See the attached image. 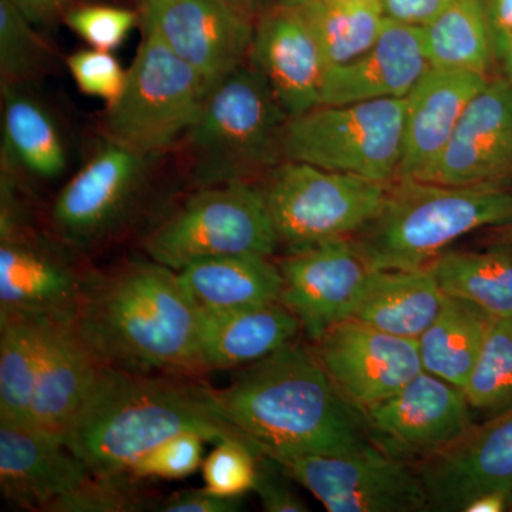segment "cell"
I'll return each instance as SVG.
<instances>
[{
	"label": "cell",
	"mask_w": 512,
	"mask_h": 512,
	"mask_svg": "<svg viewBox=\"0 0 512 512\" xmlns=\"http://www.w3.org/2000/svg\"><path fill=\"white\" fill-rule=\"evenodd\" d=\"M87 275L29 222L0 228V313L74 318Z\"/></svg>",
	"instance_id": "obj_16"
},
{
	"label": "cell",
	"mask_w": 512,
	"mask_h": 512,
	"mask_svg": "<svg viewBox=\"0 0 512 512\" xmlns=\"http://www.w3.org/2000/svg\"><path fill=\"white\" fill-rule=\"evenodd\" d=\"M241 507V498L221 497L207 488L175 493L158 505L161 512H235Z\"/></svg>",
	"instance_id": "obj_41"
},
{
	"label": "cell",
	"mask_w": 512,
	"mask_h": 512,
	"mask_svg": "<svg viewBox=\"0 0 512 512\" xmlns=\"http://www.w3.org/2000/svg\"><path fill=\"white\" fill-rule=\"evenodd\" d=\"M285 477L286 474L274 460L259 454L258 476H256L254 491L261 498L264 510L268 512L309 511L301 498L285 483Z\"/></svg>",
	"instance_id": "obj_40"
},
{
	"label": "cell",
	"mask_w": 512,
	"mask_h": 512,
	"mask_svg": "<svg viewBox=\"0 0 512 512\" xmlns=\"http://www.w3.org/2000/svg\"><path fill=\"white\" fill-rule=\"evenodd\" d=\"M131 473L93 476L72 493L49 505L47 512H134L156 510L160 503L141 488Z\"/></svg>",
	"instance_id": "obj_35"
},
{
	"label": "cell",
	"mask_w": 512,
	"mask_h": 512,
	"mask_svg": "<svg viewBox=\"0 0 512 512\" xmlns=\"http://www.w3.org/2000/svg\"><path fill=\"white\" fill-rule=\"evenodd\" d=\"M35 26L10 0H0L2 86H22L49 63L50 49Z\"/></svg>",
	"instance_id": "obj_34"
},
{
	"label": "cell",
	"mask_w": 512,
	"mask_h": 512,
	"mask_svg": "<svg viewBox=\"0 0 512 512\" xmlns=\"http://www.w3.org/2000/svg\"><path fill=\"white\" fill-rule=\"evenodd\" d=\"M148 160L146 154L104 141L53 205V227L63 244L92 249L119 234L143 194Z\"/></svg>",
	"instance_id": "obj_11"
},
{
	"label": "cell",
	"mask_w": 512,
	"mask_h": 512,
	"mask_svg": "<svg viewBox=\"0 0 512 512\" xmlns=\"http://www.w3.org/2000/svg\"><path fill=\"white\" fill-rule=\"evenodd\" d=\"M490 25L494 46L512 36V0H490Z\"/></svg>",
	"instance_id": "obj_44"
},
{
	"label": "cell",
	"mask_w": 512,
	"mask_h": 512,
	"mask_svg": "<svg viewBox=\"0 0 512 512\" xmlns=\"http://www.w3.org/2000/svg\"><path fill=\"white\" fill-rule=\"evenodd\" d=\"M42 355V318L0 313V423L30 426Z\"/></svg>",
	"instance_id": "obj_31"
},
{
	"label": "cell",
	"mask_w": 512,
	"mask_h": 512,
	"mask_svg": "<svg viewBox=\"0 0 512 512\" xmlns=\"http://www.w3.org/2000/svg\"><path fill=\"white\" fill-rule=\"evenodd\" d=\"M261 188L279 244L296 249L352 238L380 210L389 184L282 161Z\"/></svg>",
	"instance_id": "obj_9"
},
{
	"label": "cell",
	"mask_w": 512,
	"mask_h": 512,
	"mask_svg": "<svg viewBox=\"0 0 512 512\" xmlns=\"http://www.w3.org/2000/svg\"><path fill=\"white\" fill-rule=\"evenodd\" d=\"M427 181L511 187V79H490L471 99Z\"/></svg>",
	"instance_id": "obj_18"
},
{
	"label": "cell",
	"mask_w": 512,
	"mask_h": 512,
	"mask_svg": "<svg viewBox=\"0 0 512 512\" xmlns=\"http://www.w3.org/2000/svg\"><path fill=\"white\" fill-rule=\"evenodd\" d=\"M512 503V493L507 491H491L478 495L473 500L468 501L464 512H504L510 511Z\"/></svg>",
	"instance_id": "obj_45"
},
{
	"label": "cell",
	"mask_w": 512,
	"mask_h": 512,
	"mask_svg": "<svg viewBox=\"0 0 512 512\" xmlns=\"http://www.w3.org/2000/svg\"><path fill=\"white\" fill-rule=\"evenodd\" d=\"M289 116L264 74L245 62L211 87L188 133L195 180L202 185L251 181L282 158Z\"/></svg>",
	"instance_id": "obj_5"
},
{
	"label": "cell",
	"mask_w": 512,
	"mask_h": 512,
	"mask_svg": "<svg viewBox=\"0 0 512 512\" xmlns=\"http://www.w3.org/2000/svg\"><path fill=\"white\" fill-rule=\"evenodd\" d=\"M298 10L311 29L325 62L330 67L356 59L375 45L386 25L380 3H329L323 0H285Z\"/></svg>",
	"instance_id": "obj_32"
},
{
	"label": "cell",
	"mask_w": 512,
	"mask_h": 512,
	"mask_svg": "<svg viewBox=\"0 0 512 512\" xmlns=\"http://www.w3.org/2000/svg\"><path fill=\"white\" fill-rule=\"evenodd\" d=\"M63 19L87 45L106 52L119 49L140 23L134 10L107 5L73 6Z\"/></svg>",
	"instance_id": "obj_37"
},
{
	"label": "cell",
	"mask_w": 512,
	"mask_h": 512,
	"mask_svg": "<svg viewBox=\"0 0 512 512\" xmlns=\"http://www.w3.org/2000/svg\"><path fill=\"white\" fill-rule=\"evenodd\" d=\"M323 2L345 3V5H348V3H355V5H359V3H380V0H323ZM380 5H382V3H380Z\"/></svg>",
	"instance_id": "obj_49"
},
{
	"label": "cell",
	"mask_w": 512,
	"mask_h": 512,
	"mask_svg": "<svg viewBox=\"0 0 512 512\" xmlns=\"http://www.w3.org/2000/svg\"><path fill=\"white\" fill-rule=\"evenodd\" d=\"M36 26L47 25L66 15L74 0H10Z\"/></svg>",
	"instance_id": "obj_43"
},
{
	"label": "cell",
	"mask_w": 512,
	"mask_h": 512,
	"mask_svg": "<svg viewBox=\"0 0 512 512\" xmlns=\"http://www.w3.org/2000/svg\"><path fill=\"white\" fill-rule=\"evenodd\" d=\"M92 476L62 436L33 426L0 423V488L12 503L46 511Z\"/></svg>",
	"instance_id": "obj_21"
},
{
	"label": "cell",
	"mask_w": 512,
	"mask_h": 512,
	"mask_svg": "<svg viewBox=\"0 0 512 512\" xmlns=\"http://www.w3.org/2000/svg\"><path fill=\"white\" fill-rule=\"evenodd\" d=\"M278 234L261 187L251 181L208 185L158 225L146 241L157 264L175 272L218 256H271Z\"/></svg>",
	"instance_id": "obj_8"
},
{
	"label": "cell",
	"mask_w": 512,
	"mask_h": 512,
	"mask_svg": "<svg viewBox=\"0 0 512 512\" xmlns=\"http://www.w3.org/2000/svg\"><path fill=\"white\" fill-rule=\"evenodd\" d=\"M271 256L242 254L194 262L178 272L198 311L224 312L279 301L282 275Z\"/></svg>",
	"instance_id": "obj_26"
},
{
	"label": "cell",
	"mask_w": 512,
	"mask_h": 512,
	"mask_svg": "<svg viewBox=\"0 0 512 512\" xmlns=\"http://www.w3.org/2000/svg\"><path fill=\"white\" fill-rule=\"evenodd\" d=\"M210 90L200 74L143 30L123 92L107 104L104 137L153 157L188 133Z\"/></svg>",
	"instance_id": "obj_6"
},
{
	"label": "cell",
	"mask_w": 512,
	"mask_h": 512,
	"mask_svg": "<svg viewBox=\"0 0 512 512\" xmlns=\"http://www.w3.org/2000/svg\"><path fill=\"white\" fill-rule=\"evenodd\" d=\"M74 323L101 366L140 375L204 370L200 311L178 272L157 262L90 272Z\"/></svg>",
	"instance_id": "obj_2"
},
{
	"label": "cell",
	"mask_w": 512,
	"mask_h": 512,
	"mask_svg": "<svg viewBox=\"0 0 512 512\" xmlns=\"http://www.w3.org/2000/svg\"><path fill=\"white\" fill-rule=\"evenodd\" d=\"M384 16L406 25H429L439 15L447 0H380Z\"/></svg>",
	"instance_id": "obj_42"
},
{
	"label": "cell",
	"mask_w": 512,
	"mask_h": 512,
	"mask_svg": "<svg viewBox=\"0 0 512 512\" xmlns=\"http://www.w3.org/2000/svg\"><path fill=\"white\" fill-rule=\"evenodd\" d=\"M67 67L80 92L107 104L120 96L126 84L127 70L106 50H79L69 56Z\"/></svg>",
	"instance_id": "obj_39"
},
{
	"label": "cell",
	"mask_w": 512,
	"mask_h": 512,
	"mask_svg": "<svg viewBox=\"0 0 512 512\" xmlns=\"http://www.w3.org/2000/svg\"><path fill=\"white\" fill-rule=\"evenodd\" d=\"M218 412L269 458L345 454L369 443L365 413L323 369L313 348L288 343L215 390Z\"/></svg>",
	"instance_id": "obj_1"
},
{
	"label": "cell",
	"mask_w": 512,
	"mask_h": 512,
	"mask_svg": "<svg viewBox=\"0 0 512 512\" xmlns=\"http://www.w3.org/2000/svg\"><path fill=\"white\" fill-rule=\"evenodd\" d=\"M416 470L433 511H463L478 495L512 493V410L474 424Z\"/></svg>",
	"instance_id": "obj_17"
},
{
	"label": "cell",
	"mask_w": 512,
	"mask_h": 512,
	"mask_svg": "<svg viewBox=\"0 0 512 512\" xmlns=\"http://www.w3.org/2000/svg\"><path fill=\"white\" fill-rule=\"evenodd\" d=\"M248 62L264 74L289 119L320 106L325 62L311 29L285 0L259 13Z\"/></svg>",
	"instance_id": "obj_19"
},
{
	"label": "cell",
	"mask_w": 512,
	"mask_h": 512,
	"mask_svg": "<svg viewBox=\"0 0 512 512\" xmlns=\"http://www.w3.org/2000/svg\"><path fill=\"white\" fill-rule=\"evenodd\" d=\"M430 66L423 28L387 19L375 45L326 70L320 104L404 99Z\"/></svg>",
	"instance_id": "obj_22"
},
{
	"label": "cell",
	"mask_w": 512,
	"mask_h": 512,
	"mask_svg": "<svg viewBox=\"0 0 512 512\" xmlns=\"http://www.w3.org/2000/svg\"><path fill=\"white\" fill-rule=\"evenodd\" d=\"M141 28L215 86L248 60L255 18L221 0H143Z\"/></svg>",
	"instance_id": "obj_13"
},
{
	"label": "cell",
	"mask_w": 512,
	"mask_h": 512,
	"mask_svg": "<svg viewBox=\"0 0 512 512\" xmlns=\"http://www.w3.org/2000/svg\"><path fill=\"white\" fill-rule=\"evenodd\" d=\"M463 392L483 421L512 410V318L494 319Z\"/></svg>",
	"instance_id": "obj_33"
},
{
	"label": "cell",
	"mask_w": 512,
	"mask_h": 512,
	"mask_svg": "<svg viewBox=\"0 0 512 512\" xmlns=\"http://www.w3.org/2000/svg\"><path fill=\"white\" fill-rule=\"evenodd\" d=\"M100 369L74 318H42V355L30 426L64 437L89 399Z\"/></svg>",
	"instance_id": "obj_23"
},
{
	"label": "cell",
	"mask_w": 512,
	"mask_h": 512,
	"mask_svg": "<svg viewBox=\"0 0 512 512\" xmlns=\"http://www.w3.org/2000/svg\"><path fill=\"white\" fill-rule=\"evenodd\" d=\"M183 433L245 441L222 419L211 387L101 366L63 439L94 476H109L127 473L148 451Z\"/></svg>",
	"instance_id": "obj_3"
},
{
	"label": "cell",
	"mask_w": 512,
	"mask_h": 512,
	"mask_svg": "<svg viewBox=\"0 0 512 512\" xmlns=\"http://www.w3.org/2000/svg\"><path fill=\"white\" fill-rule=\"evenodd\" d=\"M2 94L3 170L56 180L66 171L67 153L52 114L20 86H2Z\"/></svg>",
	"instance_id": "obj_27"
},
{
	"label": "cell",
	"mask_w": 512,
	"mask_h": 512,
	"mask_svg": "<svg viewBox=\"0 0 512 512\" xmlns=\"http://www.w3.org/2000/svg\"><path fill=\"white\" fill-rule=\"evenodd\" d=\"M495 53L503 60L508 76H510L508 79L512 80V36L505 39L504 42H501L500 45L497 46V49H495Z\"/></svg>",
	"instance_id": "obj_47"
},
{
	"label": "cell",
	"mask_w": 512,
	"mask_h": 512,
	"mask_svg": "<svg viewBox=\"0 0 512 512\" xmlns=\"http://www.w3.org/2000/svg\"><path fill=\"white\" fill-rule=\"evenodd\" d=\"M433 268L372 269L352 319L390 335L417 340L444 302Z\"/></svg>",
	"instance_id": "obj_25"
},
{
	"label": "cell",
	"mask_w": 512,
	"mask_h": 512,
	"mask_svg": "<svg viewBox=\"0 0 512 512\" xmlns=\"http://www.w3.org/2000/svg\"><path fill=\"white\" fill-rule=\"evenodd\" d=\"M494 319L476 303L444 296L439 315L417 339L424 372L463 390Z\"/></svg>",
	"instance_id": "obj_28"
},
{
	"label": "cell",
	"mask_w": 512,
	"mask_h": 512,
	"mask_svg": "<svg viewBox=\"0 0 512 512\" xmlns=\"http://www.w3.org/2000/svg\"><path fill=\"white\" fill-rule=\"evenodd\" d=\"M488 8L490 0H447L423 28L431 66L488 74L497 57Z\"/></svg>",
	"instance_id": "obj_29"
},
{
	"label": "cell",
	"mask_w": 512,
	"mask_h": 512,
	"mask_svg": "<svg viewBox=\"0 0 512 512\" xmlns=\"http://www.w3.org/2000/svg\"><path fill=\"white\" fill-rule=\"evenodd\" d=\"M498 242L512 244V224L497 228Z\"/></svg>",
	"instance_id": "obj_48"
},
{
	"label": "cell",
	"mask_w": 512,
	"mask_h": 512,
	"mask_svg": "<svg viewBox=\"0 0 512 512\" xmlns=\"http://www.w3.org/2000/svg\"><path fill=\"white\" fill-rule=\"evenodd\" d=\"M271 460L329 512L430 511L416 467L389 456L372 441L336 456L305 454Z\"/></svg>",
	"instance_id": "obj_10"
},
{
	"label": "cell",
	"mask_w": 512,
	"mask_h": 512,
	"mask_svg": "<svg viewBox=\"0 0 512 512\" xmlns=\"http://www.w3.org/2000/svg\"><path fill=\"white\" fill-rule=\"evenodd\" d=\"M258 457L245 441H220L202 466L205 488L221 497L241 498L254 490Z\"/></svg>",
	"instance_id": "obj_36"
},
{
	"label": "cell",
	"mask_w": 512,
	"mask_h": 512,
	"mask_svg": "<svg viewBox=\"0 0 512 512\" xmlns=\"http://www.w3.org/2000/svg\"><path fill=\"white\" fill-rule=\"evenodd\" d=\"M510 511H512V503H511V508H510Z\"/></svg>",
	"instance_id": "obj_50"
},
{
	"label": "cell",
	"mask_w": 512,
	"mask_h": 512,
	"mask_svg": "<svg viewBox=\"0 0 512 512\" xmlns=\"http://www.w3.org/2000/svg\"><path fill=\"white\" fill-rule=\"evenodd\" d=\"M204 441L207 440L197 433L178 434L148 451L146 456L128 468V473L141 480H180L191 476L202 464Z\"/></svg>",
	"instance_id": "obj_38"
},
{
	"label": "cell",
	"mask_w": 512,
	"mask_h": 512,
	"mask_svg": "<svg viewBox=\"0 0 512 512\" xmlns=\"http://www.w3.org/2000/svg\"><path fill=\"white\" fill-rule=\"evenodd\" d=\"M330 380L357 409L383 400L423 372L417 340L390 335L346 319L313 343Z\"/></svg>",
	"instance_id": "obj_15"
},
{
	"label": "cell",
	"mask_w": 512,
	"mask_h": 512,
	"mask_svg": "<svg viewBox=\"0 0 512 512\" xmlns=\"http://www.w3.org/2000/svg\"><path fill=\"white\" fill-rule=\"evenodd\" d=\"M404 99L320 104L289 119L284 161L390 184L403 150Z\"/></svg>",
	"instance_id": "obj_7"
},
{
	"label": "cell",
	"mask_w": 512,
	"mask_h": 512,
	"mask_svg": "<svg viewBox=\"0 0 512 512\" xmlns=\"http://www.w3.org/2000/svg\"><path fill=\"white\" fill-rule=\"evenodd\" d=\"M278 266L282 275L279 302L298 319L313 343L352 318L372 271L350 238L289 249Z\"/></svg>",
	"instance_id": "obj_14"
},
{
	"label": "cell",
	"mask_w": 512,
	"mask_h": 512,
	"mask_svg": "<svg viewBox=\"0 0 512 512\" xmlns=\"http://www.w3.org/2000/svg\"><path fill=\"white\" fill-rule=\"evenodd\" d=\"M221 2L228 3L248 15H259L268 6L269 0H221Z\"/></svg>",
	"instance_id": "obj_46"
},
{
	"label": "cell",
	"mask_w": 512,
	"mask_h": 512,
	"mask_svg": "<svg viewBox=\"0 0 512 512\" xmlns=\"http://www.w3.org/2000/svg\"><path fill=\"white\" fill-rule=\"evenodd\" d=\"M488 80V74L471 70H426L404 97L402 161L396 178L429 180L468 103Z\"/></svg>",
	"instance_id": "obj_20"
},
{
	"label": "cell",
	"mask_w": 512,
	"mask_h": 512,
	"mask_svg": "<svg viewBox=\"0 0 512 512\" xmlns=\"http://www.w3.org/2000/svg\"><path fill=\"white\" fill-rule=\"evenodd\" d=\"M510 224L511 187L396 178L375 217L350 239L372 269H416L464 235Z\"/></svg>",
	"instance_id": "obj_4"
},
{
	"label": "cell",
	"mask_w": 512,
	"mask_h": 512,
	"mask_svg": "<svg viewBox=\"0 0 512 512\" xmlns=\"http://www.w3.org/2000/svg\"><path fill=\"white\" fill-rule=\"evenodd\" d=\"M301 323L281 302L200 311V353L204 369H235L272 355L293 342Z\"/></svg>",
	"instance_id": "obj_24"
},
{
	"label": "cell",
	"mask_w": 512,
	"mask_h": 512,
	"mask_svg": "<svg viewBox=\"0 0 512 512\" xmlns=\"http://www.w3.org/2000/svg\"><path fill=\"white\" fill-rule=\"evenodd\" d=\"M363 413L369 440L389 456L416 468L476 424L463 390L424 370L399 392Z\"/></svg>",
	"instance_id": "obj_12"
},
{
	"label": "cell",
	"mask_w": 512,
	"mask_h": 512,
	"mask_svg": "<svg viewBox=\"0 0 512 512\" xmlns=\"http://www.w3.org/2000/svg\"><path fill=\"white\" fill-rule=\"evenodd\" d=\"M431 268L446 295L476 303L495 319L512 318V244L446 251Z\"/></svg>",
	"instance_id": "obj_30"
}]
</instances>
